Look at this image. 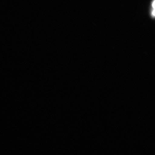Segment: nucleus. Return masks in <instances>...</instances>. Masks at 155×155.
<instances>
[{
	"label": "nucleus",
	"instance_id": "obj_1",
	"mask_svg": "<svg viewBox=\"0 0 155 155\" xmlns=\"http://www.w3.org/2000/svg\"><path fill=\"white\" fill-rule=\"evenodd\" d=\"M153 7L154 9H155V0L153 3Z\"/></svg>",
	"mask_w": 155,
	"mask_h": 155
}]
</instances>
